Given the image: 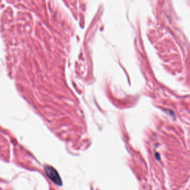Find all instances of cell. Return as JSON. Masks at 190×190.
Returning a JSON list of instances; mask_svg holds the SVG:
<instances>
[{
	"label": "cell",
	"instance_id": "6da1fadb",
	"mask_svg": "<svg viewBox=\"0 0 190 190\" xmlns=\"http://www.w3.org/2000/svg\"><path fill=\"white\" fill-rule=\"evenodd\" d=\"M45 171L47 177L54 183L59 186L62 185L63 182L59 174L54 167L50 166H46L45 167Z\"/></svg>",
	"mask_w": 190,
	"mask_h": 190
}]
</instances>
